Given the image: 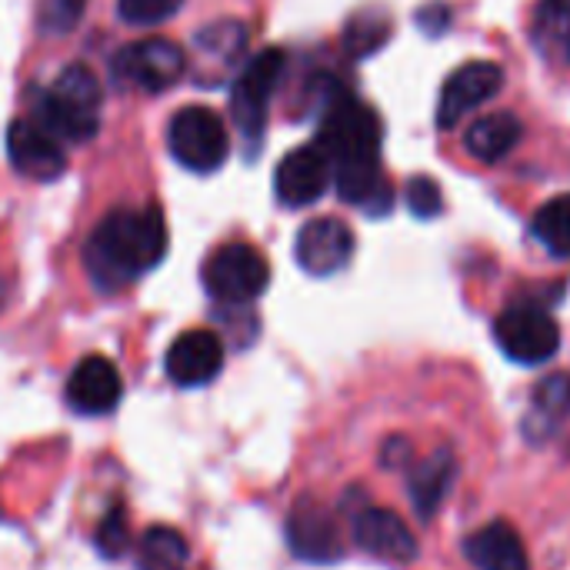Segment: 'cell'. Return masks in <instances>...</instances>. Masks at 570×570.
<instances>
[{
  "instance_id": "cell-21",
  "label": "cell",
  "mask_w": 570,
  "mask_h": 570,
  "mask_svg": "<svg viewBox=\"0 0 570 570\" xmlns=\"http://www.w3.org/2000/svg\"><path fill=\"white\" fill-rule=\"evenodd\" d=\"M521 134H524V124L514 114L494 110V114H488V117H481V120H474L468 127L464 147L481 164H498L521 144Z\"/></svg>"
},
{
  "instance_id": "cell-20",
  "label": "cell",
  "mask_w": 570,
  "mask_h": 570,
  "mask_svg": "<svg viewBox=\"0 0 570 570\" xmlns=\"http://www.w3.org/2000/svg\"><path fill=\"white\" fill-rule=\"evenodd\" d=\"M247 47V30L237 20L207 23L197 33V77L200 83H220L224 67H234Z\"/></svg>"
},
{
  "instance_id": "cell-16",
  "label": "cell",
  "mask_w": 570,
  "mask_h": 570,
  "mask_svg": "<svg viewBox=\"0 0 570 570\" xmlns=\"http://www.w3.org/2000/svg\"><path fill=\"white\" fill-rule=\"evenodd\" d=\"M287 544L301 561H314V564H331L344 554L341 548V534H337V521L327 508H321L317 501L304 498L291 518H287Z\"/></svg>"
},
{
  "instance_id": "cell-9",
  "label": "cell",
  "mask_w": 570,
  "mask_h": 570,
  "mask_svg": "<svg viewBox=\"0 0 570 570\" xmlns=\"http://www.w3.org/2000/svg\"><path fill=\"white\" fill-rule=\"evenodd\" d=\"M354 257V230L341 217H314L297 230L294 261L311 277H331Z\"/></svg>"
},
{
  "instance_id": "cell-17",
  "label": "cell",
  "mask_w": 570,
  "mask_h": 570,
  "mask_svg": "<svg viewBox=\"0 0 570 570\" xmlns=\"http://www.w3.org/2000/svg\"><path fill=\"white\" fill-rule=\"evenodd\" d=\"M334 187L344 204L364 210L367 217H384L394 207V187H391L381 160L334 167Z\"/></svg>"
},
{
  "instance_id": "cell-3",
  "label": "cell",
  "mask_w": 570,
  "mask_h": 570,
  "mask_svg": "<svg viewBox=\"0 0 570 570\" xmlns=\"http://www.w3.org/2000/svg\"><path fill=\"white\" fill-rule=\"evenodd\" d=\"M381 144H384L381 117L364 100L351 94H334L317 127V147L327 154L331 167L381 160Z\"/></svg>"
},
{
  "instance_id": "cell-10",
  "label": "cell",
  "mask_w": 570,
  "mask_h": 570,
  "mask_svg": "<svg viewBox=\"0 0 570 570\" xmlns=\"http://www.w3.org/2000/svg\"><path fill=\"white\" fill-rule=\"evenodd\" d=\"M501 87H504V70L494 60H471V63L458 67L441 90L438 127H444V130L458 127L474 107L498 97Z\"/></svg>"
},
{
  "instance_id": "cell-31",
  "label": "cell",
  "mask_w": 570,
  "mask_h": 570,
  "mask_svg": "<svg viewBox=\"0 0 570 570\" xmlns=\"http://www.w3.org/2000/svg\"><path fill=\"white\" fill-rule=\"evenodd\" d=\"M417 20H421V27H424L428 33H444L448 23H451V10L441 7V3H431V7H424V10L417 13Z\"/></svg>"
},
{
  "instance_id": "cell-6",
  "label": "cell",
  "mask_w": 570,
  "mask_h": 570,
  "mask_svg": "<svg viewBox=\"0 0 570 570\" xmlns=\"http://www.w3.org/2000/svg\"><path fill=\"white\" fill-rule=\"evenodd\" d=\"M494 341L504 351V357H511L514 364L524 367H538L548 364L558 347H561V327L551 317L548 307L521 301L511 304L498 314L494 321Z\"/></svg>"
},
{
  "instance_id": "cell-28",
  "label": "cell",
  "mask_w": 570,
  "mask_h": 570,
  "mask_svg": "<svg viewBox=\"0 0 570 570\" xmlns=\"http://www.w3.org/2000/svg\"><path fill=\"white\" fill-rule=\"evenodd\" d=\"M87 10V0H40L37 23L43 33H70Z\"/></svg>"
},
{
  "instance_id": "cell-23",
  "label": "cell",
  "mask_w": 570,
  "mask_h": 570,
  "mask_svg": "<svg viewBox=\"0 0 570 570\" xmlns=\"http://www.w3.org/2000/svg\"><path fill=\"white\" fill-rule=\"evenodd\" d=\"M190 548L174 528H147L137 541V570H184Z\"/></svg>"
},
{
  "instance_id": "cell-29",
  "label": "cell",
  "mask_w": 570,
  "mask_h": 570,
  "mask_svg": "<svg viewBox=\"0 0 570 570\" xmlns=\"http://www.w3.org/2000/svg\"><path fill=\"white\" fill-rule=\"evenodd\" d=\"M97 551L104 558H124L127 548H130V528H127V514H124V504H114L110 514H104L100 528H97Z\"/></svg>"
},
{
  "instance_id": "cell-22",
  "label": "cell",
  "mask_w": 570,
  "mask_h": 570,
  "mask_svg": "<svg viewBox=\"0 0 570 570\" xmlns=\"http://www.w3.org/2000/svg\"><path fill=\"white\" fill-rule=\"evenodd\" d=\"M531 43L544 60L570 67V0H538L531 17Z\"/></svg>"
},
{
  "instance_id": "cell-8",
  "label": "cell",
  "mask_w": 570,
  "mask_h": 570,
  "mask_svg": "<svg viewBox=\"0 0 570 570\" xmlns=\"http://www.w3.org/2000/svg\"><path fill=\"white\" fill-rule=\"evenodd\" d=\"M187 70V53L167 37H144L114 57V77L120 87H134L144 94H160L174 87Z\"/></svg>"
},
{
  "instance_id": "cell-11",
  "label": "cell",
  "mask_w": 570,
  "mask_h": 570,
  "mask_svg": "<svg viewBox=\"0 0 570 570\" xmlns=\"http://www.w3.org/2000/svg\"><path fill=\"white\" fill-rule=\"evenodd\" d=\"M334 180V167L327 154L314 147H297L291 150L274 174V194L284 207H311L317 204Z\"/></svg>"
},
{
  "instance_id": "cell-15",
  "label": "cell",
  "mask_w": 570,
  "mask_h": 570,
  "mask_svg": "<svg viewBox=\"0 0 570 570\" xmlns=\"http://www.w3.org/2000/svg\"><path fill=\"white\" fill-rule=\"evenodd\" d=\"M7 157L13 170L30 180H53L67 167L60 140L33 120H13L7 127Z\"/></svg>"
},
{
  "instance_id": "cell-18",
  "label": "cell",
  "mask_w": 570,
  "mask_h": 570,
  "mask_svg": "<svg viewBox=\"0 0 570 570\" xmlns=\"http://www.w3.org/2000/svg\"><path fill=\"white\" fill-rule=\"evenodd\" d=\"M464 554L478 570H531L528 548L508 521H491L464 541Z\"/></svg>"
},
{
  "instance_id": "cell-13",
  "label": "cell",
  "mask_w": 570,
  "mask_h": 570,
  "mask_svg": "<svg viewBox=\"0 0 570 570\" xmlns=\"http://www.w3.org/2000/svg\"><path fill=\"white\" fill-rule=\"evenodd\" d=\"M224 367V341L214 331L180 334L164 357V371L177 387H204Z\"/></svg>"
},
{
  "instance_id": "cell-1",
  "label": "cell",
  "mask_w": 570,
  "mask_h": 570,
  "mask_svg": "<svg viewBox=\"0 0 570 570\" xmlns=\"http://www.w3.org/2000/svg\"><path fill=\"white\" fill-rule=\"evenodd\" d=\"M167 257V224L157 207L110 210L90 234L83 264L100 291H117Z\"/></svg>"
},
{
  "instance_id": "cell-2",
  "label": "cell",
  "mask_w": 570,
  "mask_h": 570,
  "mask_svg": "<svg viewBox=\"0 0 570 570\" xmlns=\"http://www.w3.org/2000/svg\"><path fill=\"white\" fill-rule=\"evenodd\" d=\"M100 80L90 67L70 63L37 94L33 124L57 140H90L100 127Z\"/></svg>"
},
{
  "instance_id": "cell-30",
  "label": "cell",
  "mask_w": 570,
  "mask_h": 570,
  "mask_svg": "<svg viewBox=\"0 0 570 570\" xmlns=\"http://www.w3.org/2000/svg\"><path fill=\"white\" fill-rule=\"evenodd\" d=\"M404 200H407V210H411L414 217H421V220L438 217V214H441V207H444V194H441L438 180H431V177H424V174L407 180V187H404Z\"/></svg>"
},
{
  "instance_id": "cell-26",
  "label": "cell",
  "mask_w": 570,
  "mask_h": 570,
  "mask_svg": "<svg viewBox=\"0 0 570 570\" xmlns=\"http://www.w3.org/2000/svg\"><path fill=\"white\" fill-rule=\"evenodd\" d=\"M534 414L544 421H568L570 417V374H551L534 391Z\"/></svg>"
},
{
  "instance_id": "cell-27",
  "label": "cell",
  "mask_w": 570,
  "mask_h": 570,
  "mask_svg": "<svg viewBox=\"0 0 570 570\" xmlns=\"http://www.w3.org/2000/svg\"><path fill=\"white\" fill-rule=\"evenodd\" d=\"M180 7L184 0H117V13L130 27H157L170 20Z\"/></svg>"
},
{
  "instance_id": "cell-25",
  "label": "cell",
  "mask_w": 570,
  "mask_h": 570,
  "mask_svg": "<svg viewBox=\"0 0 570 570\" xmlns=\"http://www.w3.org/2000/svg\"><path fill=\"white\" fill-rule=\"evenodd\" d=\"M391 40V13L381 7L357 10L344 27V47L351 57H371Z\"/></svg>"
},
{
  "instance_id": "cell-24",
  "label": "cell",
  "mask_w": 570,
  "mask_h": 570,
  "mask_svg": "<svg viewBox=\"0 0 570 570\" xmlns=\"http://www.w3.org/2000/svg\"><path fill=\"white\" fill-rule=\"evenodd\" d=\"M531 230L548 254L570 257V194H558L548 204H541L531 220Z\"/></svg>"
},
{
  "instance_id": "cell-12",
  "label": "cell",
  "mask_w": 570,
  "mask_h": 570,
  "mask_svg": "<svg viewBox=\"0 0 570 570\" xmlns=\"http://www.w3.org/2000/svg\"><path fill=\"white\" fill-rule=\"evenodd\" d=\"M351 534L357 548L377 561L391 564H411L417 558V538L414 531L387 508H364L351 521Z\"/></svg>"
},
{
  "instance_id": "cell-7",
  "label": "cell",
  "mask_w": 570,
  "mask_h": 570,
  "mask_svg": "<svg viewBox=\"0 0 570 570\" xmlns=\"http://www.w3.org/2000/svg\"><path fill=\"white\" fill-rule=\"evenodd\" d=\"M284 50L277 47H267L261 53H254L237 80H234V90H230V114H234V124L240 127V137L254 147L261 137H264V127H267V114H271V97L284 77Z\"/></svg>"
},
{
  "instance_id": "cell-5",
  "label": "cell",
  "mask_w": 570,
  "mask_h": 570,
  "mask_svg": "<svg viewBox=\"0 0 570 570\" xmlns=\"http://www.w3.org/2000/svg\"><path fill=\"white\" fill-rule=\"evenodd\" d=\"M204 287L217 304L227 307H244L250 301H257L267 284H271V264L264 261V254L244 240H230L224 247H217L207 264H204Z\"/></svg>"
},
{
  "instance_id": "cell-19",
  "label": "cell",
  "mask_w": 570,
  "mask_h": 570,
  "mask_svg": "<svg viewBox=\"0 0 570 570\" xmlns=\"http://www.w3.org/2000/svg\"><path fill=\"white\" fill-rule=\"evenodd\" d=\"M454 478H458V458H454L451 448H438L428 461H421V464L411 471L407 491H411V504H414V511H417V518H421L424 524H428V521L438 514V508L444 504V498H448Z\"/></svg>"
},
{
  "instance_id": "cell-4",
  "label": "cell",
  "mask_w": 570,
  "mask_h": 570,
  "mask_svg": "<svg viewBox=\"0 0 570 570\" xmlns=\"http://www.w3.org/2000/svg\"><path fill=\"white\" fill-rule=\"evenodd\" d=\"M167 147L180 167H187L194 174H214L224 167V160L230 154V137H227L224 120L210 107L190 104L170 117Z\"/></svg>"
},
{
  "instance_id": "cell-14",
  "label": "cell",
  "mask_w": 570,
  "mask_h": 570,
  "mask_svg": "<svg viewBox=\"0 0 570 570\" xmlns=\"http://www.w3.org/2000/svg\"><path fill=\"white\" fill-rule=\"evenodd\" d=\"M120 394H124L120 371L114 367V361H107L100 354L83 357L67 377V404H70V411H77L83 417L110 414L120 404Z\"/></svg>"
}]
</instances>
